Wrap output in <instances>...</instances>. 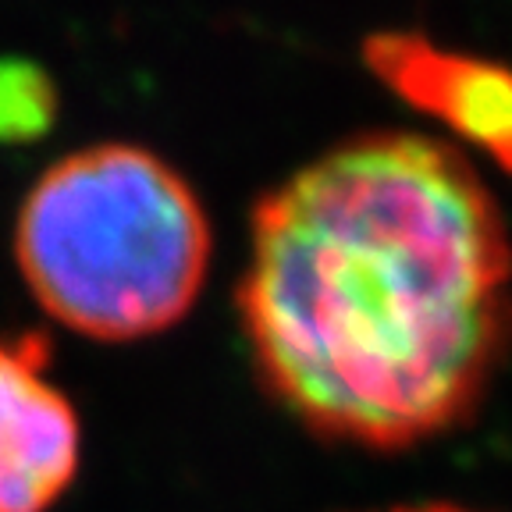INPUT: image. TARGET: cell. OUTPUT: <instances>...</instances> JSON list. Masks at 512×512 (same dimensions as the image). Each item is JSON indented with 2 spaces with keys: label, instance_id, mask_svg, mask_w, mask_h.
<instances>
[{
  "label": "cell",
  "instance_id": "obj_1",
  "mask_svg": "<svg viewBox=\"0 0 512 512\" xmlns=\"http://www.w3.org/2000/svg\"><path fill=\"white\" fill-rule=\"evenodd\" d=\"M239 320L264 388L335 441L406 448L463 424L512 338V242L456 146L360 132L249 217Z\"/></svg>",
  "mask_w": 512,
  "mask_h": 512
},
{
  "label": "cell",
  "instance_id": "obj_2",
  "mask_svg": "<svg viewBox=\"0 0 512 512\" xmlns=\"http://www.w3.org/2000/svg\"><path fill=\"white\" fill-rule=\"evenodd\" d=\"M210 221L192 185L136 143L64 153L25 192L15 260L36 303L89 338L171 328L210 267Z\"/></svg>",
  "mask_w": 512,
  "mask_h": 512
},
{
  "label": "cell",
  "instance_id": "obj_3",
  "mask_svg": "<svg viewBox=\"0 0 512 512\" xmlns=\"http://www.w3.org/2000/svg\"><path fill=\"white\" fill-rule=\"evenodd\" d=\"M47 363L43 331L0 335V512H47L79 470V416Z\"/></svg>",
  "mask_w": 512,
  "mask_h": 512
},
{
  "label": "cell",
  "instance_id": "obj_4",
  "mask_svg": "<svg viewBox=\"0 0 512 512\" xmlns=\"http://www.w3.org/2000/svg\"><path fill=\"white\" fill-rule=\"evenodd\" d=\"M367 68L406 104L445 121L456 136L484 146L512 171V72L495 61L438 47L409 29H381L363 40Z\"/></svg>",
  "mask_w": 512,
  "mask_h": 512
},
{
  "label": "cell",
  "instance_id": "obj_5",
  "mask_svg": "<svg viewBox=\"0 0 512 512\" xmlns=\"http://www.w3.org/2000/svg\"><path fill=\"white\" fill-rule=\"evenodd\" d=\"M57 114V89L40 64L0 57V139H32Z\"/></svg>",
  "mask_w": 512,
  "mask_h": 512
},
{
  "label": "cell",
  "instance_id": "obj_6",
  "mask_svg": "<svg viewBox=\"0 0 512 512\" xmlns=\"http://www.w3.org/2000/svg\"><path fill=\"white\" fill-rule=\"evenodd\" d=\"M377 512H473V509H463V505H452V502H420V505H392V509H377Z\"/></svg>",
  "mask_w": 512,
  "mask_h": 512
}]
</instances>
